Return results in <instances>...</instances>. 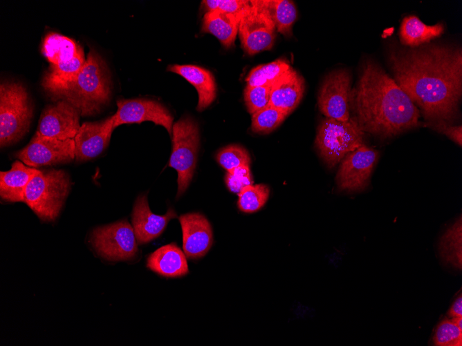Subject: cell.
I'll return each mask as SVG.
<instances>
[{
    "label": "cell",
    "mask_w": 462,
    "mask_h": 346,
    "mask_svg": "<svg viewBox=\"0 0 462 346\" xmlns=\"http://www.w3.org/2000/svg\"><path fill=\"white\" fill-rule=\"evenodd\" d=\"M394 80L427 122L450 123L457 117L462 92V52L431 44L391 50Z\"/></svg>",
    "instance_id": "cell-1"
},
{
    "label": "cell",
    "mask_w": 462,
    "mask_h": 346,
    "mask_svg": "<svg viewBox=\"0 0 462 346\" xmlns=\"http://www.w3.org/2000/svg\"><path fill=\"white\" fill-rule=\"evenodd\" d=\"M351 108L363 131L389 138L418 126L420 111L409 96L376 63L363 64L351 90Z\"/></svg>",
    "instance_id": "cell-2"
},
{
    "label": "cell",
    "mask_w": 462,
    "mask_h": 346,
    "mask_svg": "<svg viewBox=\"0 0 462 346\" xmlns=\"http://www.w3.org/2000/svg\"><path fill=\"white\" fill-rule=\"evenodd\" d=\"M111 93L109 68L102 56L91 48L75 78L51 97L55 101L68 102L81 115L87 116L98 113L109 102Z\"/></svg>",
    "instance_id": "cell-3"
},
{
    "label": "cell",
    "mask_w": 462,
    "mask_h": 346,
    "mask_svg": "<svg viewBox=\"0 0 462 346\" xmlns=\"http://www.w3.org/2000/svg\"><path fill=\"white\" fill-rule=\"evenodd\" d=\"M68 174L63 170H40L26 186L24 202L43 221L55 220L70 191Z\"/></svg>",
    "instance_id": "cell-4"
},
{
    "label": "cell",
    "mask_w": 462,
    "mask_h": 346,
    "mask_svg": "<svg viewBox=\"0 0 462 346\" xmlns=\"http://www.w3.org/2000/svg\"><path fill=\"white\" fill-rule=\"evenodd\" d=\"M33 107L25 86L16 81L0 85V145L18 142L28 131Z\"/></svg>",
    "instance_id": "cell-5"
},
{
    "label": "cell",
    "mask_w": 462,
    "mask_h": 346,
    "mask_svg": "<svg viewBox=\"0 0 462 346\" xmlns=\"http://www.w3.org/2000/svg\"><path fill=\"white\" fill-rule=\"evenodd\" d=\"M363 132L355 117L346 122L323 119L317 128L315 141L320 157L329 168H333L349 153L363 144Z\"/></svg>",
    "instance_id": "cell-6"
},
{
    "label": "cell",
    "mask_w": 462,
    "mask_h": 346,
    "mask_svg": "<svg viewBox=\"0 0 462 346\" xmlns=\"http://www.w3.org/2000/svg\"><path fill=\"white\" fill-rule=\"evenodd\" d=\"M172 151L169 166L178 173L177 197L187 189L196 165L199 146L197 123L190 117L181 118L172 127Z\"/></svg>",
    "instance_id": "cell-7"
},
{
    "label": "cell",
    "mask_w": 462,
    "mask_h": 346,
    "mask_svg": "<svg viewBox=\"0 0 462 346\" xmlns=\"http://www.w3.org/2000/svg\"><path fill=\"white\" fill-rule=\"evenodd\" d=\"M238 32L243 50L250 55L273 46L276 28L259 0L250 1V6L242 13Z\"/></svg>",
    "instance_id": "cell-8"
},
{
    "label": "cell",
    "mask_w": 462,
    "mask_h": 346,
    "mask_svg": "<svg viewBox=\"0 0 462 346\" xmlns=\"http://www.w3.org/2000/svg\"><path fill=\"white\" fill-rule=\"evenodd\" d=\"M91 240L98 253L109 260H129L138 252L133 228L125 220L95 229Z\"/></svg>",
    "instance_id": "cell-9"
},
{
    "label": "cell",
    "mask_w": 462,
    "mask_h": 346,
    "mask_svg": "<svg viewBox=\"0 0 462 346\" xmlns=\"http://www.w3.org/2000/svg\"><path fill=\"white\" fill-rule=\"evenodd\" d=\"M351 76L344 69L334 70L324 79L319 91L317 103L326 117L348 121L351 109Z\"/></svg>",
    "instance_id": "cell-10"
},
{
    "label": "cell",
    "mask_w": 462,
    "mask_h": 346,
    "mask_svg": "<svg viewBox=\"0 0 462 346\" xmlns=\"http://www.w3.org/2000/svg\"><path fill=\"white\" fill-rule=\"evenodd\" d=\"M15 156L26 165L34 168L70 162L75 158V141L58 140L36 132Z\"/></svg>",
    "instance_id": "cell-11"
},
{
    "label": "cell",
    "mask_w": 462,
    "mask_h": 346,
    "mask_svg": "<svg viewBox=\"0 0 462 346\" xmlns=\"http://www.w3.org/2000/svg\"><path fill=\"white\" fill-rule=\"evenodd\" d=\"M378 152L362 144L349 153L340 164L336 175L339 190L358 191L363 190L369 184Z\"/></svg>",
    "instance_id": "cell-12"
},
{
    "label": "cell",
    "mask_w": 462,
    "mask_h": 346,
    "mask_svg": "<svg viewBox=\"0 0 462 346\" xmlns=\"http://www.w3.org/2000/svg\"><path fill=\"white\" fill-rule=\"evenodd\" d=\"M114 116V128L124 124L150 121L163 126L172 137L173 117L160 103L148 99H119Z\"/></svg>",
    "instance_id": "cell-13"
},
{
    "label": "cell",
    "mask_w": 462,
    "mask_h": 346,
    "mask_svg": "<svg viewBox=\"0 0 462 346\" xmlns=\"http://www.w3.org/2000/svg\"><path fill=\"white\" fill-rule=\"evenodd\" d=\"M80 110L68 102L59 99L42 110L37 133L58 140L74 139L80 128Z\"/></svg>",
    "instance_id": "cell-14"
},
{
    "label": "cell",
    "mask_w": 462,
    "mask_h": 346,
    "mask_svg": "<svg viewBox=\"0 0 462 346\" xmlns=\"http://www.w3.org/2000/svg\"><path fill=\"white\" fill-rule=\"evenodd\" d=\"M114 116L104 120L84 122L75 138V158L86 161L100 155L108 146L114 128Z\"/></svg>",
    "instance_id": "cell-15"
},
{
    "label": "cell",
    "mask_w": 462,
    "mask_h": 346,
    "mask_svg": "<svg viewBox=\"0 0 462 346\" xmlns=\"http://www.w3.org/2000/svg\"><path fill=\"white\" fill-rule=\"evenodd\" d=\"M179 220L183 232V249L187 258L196 259L204 256L213 243L210 223L201 213L182 215Z\"/></svg>",
    "instance_id": "cell-16"
},
{
    "label": "cell",
    "mask_w": 462,
    "mask_h": 346,
    "mask_svg": "<svg viewBox=\"0 0 462 346\" xmlns=\"http://www.w3.org/2000/svg\"><path fill=\"white\" fill-rule=\"evenodd\" d=\"M176 216V213L171 208L163 215L154 214L149 209L147 195H139L132 213V227L137 242L145 244L158 237L169 221Z\"/></svg>",
    "instance_id": "cell-17"
},
{
    "label": "cell",
    "mask_w": 462,
    "mask_h": 346,
    "mask_svg": "<svg viewBox=\"0 0 462 346\" xmlns=\"http://www.w3.org/2000/svg\"><path fill=\"white\" fill-rule=\"evenodd\" d=\"M304 87L303 77L290 67L271 86L269 104L288 115L299 104Z\"/></svg>",
    "instance_id": "cell-18"
},
{
    "label": "cell",
    "mask_w": 462,
    "mask_h": 346,
    "mask_svg": "<svg viewBox=\"0 0 462 346\" xmlns=\"http://www.w3.org/2000/svg\"><path fill=\"white\" fill-rule=\"evenodd\" d=\"M167 70L181 75L195 87L198 95L197 110H205L214 100L216 84L214 77L210 70L192 64L170 65Z\"/></svg>",
    "instance_id": "cell-19"
},
{
    "label": "cell",
    "mask_w": 462,
    "mask_h": 346,
    "mask_svg": "<svg viewBox=\"0 0 462 346\" xmlns=\"http://www.w3.org/2000/svg\"><path fill=\"white\" fill-rule=\"evenodd\" d=\"M147 266L167 278L183 276L189 271L185 253L174 243L164 245L151 253Z\"/></svg>",
    "instance_id": "cell-20"
},
{
    "label": "cell",
    "mask_w": 462,
    "mask_h": 346,
    "mask_svg": "<svg viewBox=\"0 0 462 346\" xmlns=\"http://www.w3.org/2000/svg\"><path fill=\"white\" fill-rule=\"evenodd\" d=\"M39 169L15 161L11 169L0 173V195L6 202H24L27 185Z\"/></svg>",
    "instance_id": "cell-21"
},
{
    "label": "cell",
    "mask_w": 462,
    "mask_h": 346,
    "mask_svg": "<svg viewBox=\"0 0 462 346\" xmlns=\"http://www.w3.org/2000/svg\"><path fill=\"white\" fill-rule=\"evenodd\" d=\"M242 13L234 15L216 10L207 11L203 18L202 31L215 36L225 48H231L239 31Z\"/></svg>",
    "instance_id": "cell-22"
},
{
    "label": "cell",
    "mask_w": 462,
    "mask_h": 346,
    "mask_svg": "<svg viewBox=\"0 0 462 346\" xmlns=\"http://www.w3.org/2000/svg\"><path fill=\"white\" fill-rule=\"evenodd\" d=\"M85 61L82 51L68 61L50 64L43 77L42 87L50 96H53L75 78Z\"/></svg>",
    "instance_id": "cell-23"
},
{
    "label": "cell",
    "mask_w": 462,
    "mask_h": 346,
    "mask_svg": "<svg viewBox=\"0 0 462 346\" xmlns=\"http://www.w3.org/2000/svg\"><path fill=\"white\" fill-rule=\"evenodd\" d=\"M443 32L444 27L442 23L428 26L417 17L411 15L403 20L400 28V39L405 46L417 47L441 36Z\"/></svg>",
    "instance_id": "cell-24"
},
{
    "label": "cell",
    "mask_w": 462,
    "mask_h": 346,
    "mask_svg": "<svg viewBox=\"0 0 462 346\" xmlns=\"http://www.w3.org/2000/svg\"><path fill=\"white\" fill-rule=\"evenodd\" d=\"M84 51L72 39L56 32H49L44 38L41 52L50 64H58L73 59Z\"/></svg>",
    "instance_id": "cell-25"
},
{
    "label": "cell",
    "mask_w": 462,
    "mask_h": 346,
    "mask_svg": "<svg viewBox=\"0 0 462 346\" xmlns=\"http://www.w3.org/2000/svg\"><path fill=\"white\" fill-rule=\"evenodd\" d=\"M462 220L460 217L441 237L438 244L443 260L458 269L462 267Z\"/></svg>",
    "instance_id": "cell-26"
},
{
    "label": "cell",
    "mask_w": 462,
    "mask_h": 346,
    "mask_svg": "<svg viewBox=\"0 0 462 346\" xmlns=\"http://www.w3.org/2000/svg\"><path fill=\"white\" fill-rule=\"evenodd\" d=\"M273 21L276 30L284 36L292 34V26L297 19V10L288 0H259Z\"/></svg>",
    "instance_id": "cell-27"
},
{
    "label": "cell",
    "mask_w": 462,
    "mask_h": 346,
    "mask_svg": "<svg viewBox=\"0 0 462 346\" xmlns=\"http://www.w3.org/2000/svg\"><path fill=\"white\" fill-rule=\"evenodd\" d=\"M290 68L288 63L282 59L259 65L249 73L246 78L247 86H271Z\"/></svg>",
    "instance_id": "cell-28"
},
{
    "label": "cell",
    "mask_w": 462,
    "mask_h": 346,
    "mask_svg": "<svg viewBox=\"0 0 462 346\" xmlns=\"http://www.w3.org/2000/svg\"><path fill=\"white\" fill-rule=\"evenodd\" d=\"M269 194L270 189L266 184L248 185L238 193V207L244 213L256 212L266 204Z\"/></svg>",
    "instance_id": "cell-29"
},
{
    "label": "cell",
    "mask_w": 462,
    "mask_h": 346,
    "mask_svg": "<svg viewBox=\"0 0 462 346\" xmlns=\"http://www.w3.org/2000/svg\"><path fill=\"white\" fill-rule=\"evenodd\" d=\"M287 115L284 111L268 104L252 115V131L257 133H269L278 127Z\"/></svg>",
    "instance_id": "cell-30"
},
{
    "label": "cell",
    "mask_w": 462,
    "mask_h": 346,
    "mask_svg": "<svg viewBox=\"0 0 462 346\" xmlns=\"http://www.w3.org/2000/svg\"><path fill=\"white\" fill-rule=\"evenodd\" d=\"M216 158L218 163L226 171L243 166H250V164L248 152L239 145H229L220 149Z\"/></svg>",
    "instance_id": "cell-31"
},
{
    "label": "cell",
    "mask_w": 462,
    "mask_h": 346,
    "mask_svg": "<svg viewBox=\"0 0 462 346\" xmlns=\"http://www.w3.org/2000/svg\"><path fill=\"white\" fill-rule=\"evenodd\" d=\"M433 342L434 345L437 346H461L462 329L452 318H445L437 325Z\"/></svg>",
    "instance_id": "cell-32"
},
{
    "label": "cell",
    "mask_w": 462,
    "mask_h": 346,
    "mask_svg": "<svg viewBox=\"0 0 462 346\" xmlns=\"http://www.w3.org/2000/svg\"><path fill=\"white\" fill-rule=\"evenodd\" d=\"M270 87L246 86L244 90V101L251 115L269 104Z\"/></svg>",
    "instance_id": "cell-33"
},
{
    "label": "cell",
    "mask_w": 462,
    "mask_h": 346,
    "mask_svg": "<svg viewBox=\"0 0 462 346\" xmlns=\"http://www.w3.org/2000/svg\"><path fill=\"white\" fill-rule=\"evenodd\" d=\"M225 182L231 192L239 193L245 186L253 183L250 166H243L227 171Z\"/></svg>",
    "instance_id": "cell-34"
},
{
    "label": "cell",
    "mask_w": 462,
    "mask_h": 346,
    "mask_svg": "<svg viewBox=\"0 0 462 346\" xmlns=\"http://www.w3.org/2000/svg\"><path fill=\"white\" fill-rule=\"evenodd\" d=\"M202 3L207 11L216 10L234 15L243 12L250 6V1L246 0H205Z\"/></svg>",
    "instance_id": "cell-35"
},
{
    "label": "cell",
    "mask_w": 462,
    "mask_h": 346,
    "mask_svg": "<svg viewBox=\"0 0 462 346\" xmlns=\"http://www.w3.org/2000/svg\"><path fill=\"white\" fill-rule=\"evenodd\" d=\"M427 126L434 131L444 134L459 146L462 145V126H452L444 121L427 122Z\"/></svg>",
    "instance_id": "cell-36"
},
{
    "label": "cell",
    "mask_w": 462,
    "mask_h": 346,
    "mask_svg": "<svg viewBox=\"0 0 462 346\" xmlns=\"http://www.w3.org/2000/svg\"><path fill=\"white\" fill-rule=\"evenodd\" d=\"M447 315L448 317H462V295H460L456 298L454 302L452 303L450 309L448 310Z\"/></svg>",
    "instance_id": "cell-37"
}]
</instances>
